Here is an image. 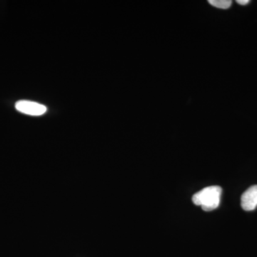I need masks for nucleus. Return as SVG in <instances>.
I'll return each instance as SVG.
<instances>
[{
	"instance_id": "nucleus-1",
	"label": "nucleus",
	"mask_w": 257,
	"mask_h": 257,
	"mask_svg": "<svg viewBox=\"0 0 257 257\" xmlns=\"http://www.w3.org/2000/svg\"><path fill=\"white\" fill-rule=\"evenodd\" d=\"M222 189L219 186H210L196 193L192 197V202L197 206H201L203 210H214L220 204Z\"/></svg>"
},
{
	"instance_id": "nucleus-2",
	"label": "nucleus",
	"mask_w": 257,
	"mask_h": 257,
	"mask_svg": "<svg viewBox=\"0 0 257 257\" xmlns=\"http://www.w3.org/2000/svg\"><path fill=\"white\" fill-rule=\"evenodd\" d=\"M15 108L20 112L32 116H40L47 111V107L43 104L28 100L18 101Z\"/></svg>"
},
{
	"instance_id": "nucleus-3",
	"label": "nucleus",
	"mask_w": 257,
	"mask_h": 257,
	"mask_svg": "<svg viewBox=\"0 0 257 257\" xmlns=\"http://www.w3.org/2000/svg\"><path fill=\"white\" fill-rule=\"evenodd\" d=\"M241 205L245 211H253L257 207V185L251 186L241 196Z\"/></svg>"
},
{
	"instance_id": "nucleus-4",
	"label": "nucleus",
	"mask_w": 257,
	"mask_h": 257,
	"mask_svg": "<svg viewBox=\"0 0 257 257\" xmlns=\"http://www.w3.org/2000/svg\"><path fill=\"white\" fill-rule=\"evenodd\" d=\"M209 4L219 9H228L231 7L232 2L230 0H209Z\"/></svg>"
},
{
	"instance_id": "nucleus-5",
	"label": "nucleus",
	"mask_w": 257,
	"mask_h": 257,
	"mask_svg": "<svg viewBox=\"0 0 257 257\" xmlns=\"http://www.w3.org/2000/svg\"><path fill=\"white\" fill-rule=\"evenodd\" d=\"M236 3H237L239 5H247L248 3H249V1H248V0H237Z\"/></svg>"
}]
</instances>
